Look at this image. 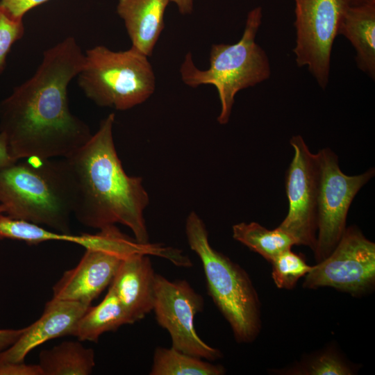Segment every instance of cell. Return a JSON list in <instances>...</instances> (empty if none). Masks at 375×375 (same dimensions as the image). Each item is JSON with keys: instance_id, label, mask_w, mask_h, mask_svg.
<instances>
[{"instance_id": "obj_6", "label": "cell", "mask_w": 375, "mask_h": 375, "mask_svg": "<svg viewBox=\"0 0 375 375\" xmlns=\"http://www.w3.org/2000/svg\"><path fill=\"white\" fill-rule=\"evenodd\" d=\"M84 55L77 82L97 105L126 110L144 103L154 92L156 76L148 57L131 47L114 51L97 45Z\"/></svg>"}, {"instance_id": "obj_30", "label": "cell", "mask_w": 375, "mask_h": 375, "mask_svg": "<svg viewBox=\"0 0 375 375\" xmlns=\"http://www.w3.org/2000/svg\"><path fill=\"white\" fill-rule=\"evenodd\" d=\"M346 5L349 6H356L365 4L374 0H342Z\"/></svg>"}, {"instance_id": "obj_22", "label": "cell", "mask_w": 375, "mask_h": 375, "mask_svg": "<svg viewBox=\"0 0 375 375\" xmlns=\"http://www.w3.org/2000/svg\"><path fill=\"white\" fill-rule=\"evenodd\" d=\"M272 276L277 288L291 290L299 279L311 269L304 259L291 251L286 250L275 257L271 262Z\"/></svg>"}, {"instance_id": "obj_25", "label": "cell", "mask_w": 375, "mask_h": 375, "mask_svg": "<svg viewBox=\"0 0 375 375\" xmlns=\"http://www.w3.org/2000/svg\"><path fill=\"white\" fill-rule=\"evenodd\" d=\"M49 0H0V8L12 18L23 20L25 14Z\"/></svg>"}, {"instance_id": "obj_9", "label": "cell", "mask_w": 375, "mask_h": 375, "mask_svg": "<svg viewBox=\"0 0 375 375\" xmlns=\"http://www.w3.org/2000/svg\"><path fill=\"white\" fill-rule=\"evenodd\" d=\"M296 44L299 67L307 66L318 85L326 88L331 55L346 5L342 0H294Z\"/></svg>"}, {"instance_id": "obj_14", "label": "cell", "mask_w": 375, "mask_h": 375, "mask_svg": "<svg viewBox=\"0 0 375 375\" xmlns=\"http://www.w3.org/2000/svg\"><path fill=\"white\" fill-rule=\"evenodd\" d=\"M149 256L141 253L126 256L110 283L133 324L153 310L156 274Z\"/></svg>"}, {"instance_id": "obj_17", "label": "cell", "mask_w": 375, "mask_h": 375, "mask_svg": "<svg viewBox=\"0 0 375 375\" xmlns=\"http://www.w3.org/2000/svg\"><path fill=\"white\" fill-rule=\"evenodd\" d=\"M129 324L133 323L110 286L104 299L96 306H89L82 315L72 335L81 341L97 342L102 334Z\"/></svg>"}, {"instance_id": "obj_29", "label": "cell", "mask_w": 375, "mask_h": 375, "mask_svg": "<svg viewBox=\"0 0 375 375\" xmlns=\"http://www.w3.org/2000/svg\"><path fill=\"white\" fill-rule=\"evenodd\" d=\"M174 3L183 15L190 14L193 9V0H169Z\"/></svg>"}, {"instance_id": "obj_20", "label": "cell", "mask_w": 375, "mask_h": 375, "mask_svg": "<svg viewBox=\"0 0 375 375\" xmlns=\"http://www.w3.org/2000/svg\"><path fill=\"white\" fill-rule=\"evenodd\" d=\"M232 231L234 240L269 262L297 245L294 238L278 226L269 230L256 222H241L233 225Z\"/></svg>"}, {"instance_id": "obj_18", "label": "cell", "mask_w": 375, "mask_h": 375, "mask_svg": "<svg viewBox=\"0 0 375 375\" xmlns=\"http://www.w3.org/2000/svg\"><path fill=\"white\" fill-rule=\"evenodd\" d=\"M43 375H88L95 366L94 352L80 342L65 341L39 355Z\"/></svg>"}, {"instance_id": "obj_31", "label": "cell", "mask_w": 375, "mask_h": 375, "mask_svg": "<svg viewBox=\"0 0 375 375\" xmlns=\"http://www.w3.org/2000/svg\"><path fill=\"white\" fill-rule=\"evenodd\" d=\"M6 210V208L3 205L0 204V214L4 213Z\"/></svg>"}, {"instance_id": "obj_24", "label": "cell", "mask_w": 375, "mask_h": 375, "mask_svg": "<svg viewBox=\"0 0 375 375\" xmlns=\"http://www.w3.org/2000/svg\"><path fill=\"white\" fill-rule=\"evenodd\" d=\"M24 34L23 20L12 18L0 8V74L14 44Z\"/></svg>"}, {"instance_id": "obj_10", "label": "cell", "mask_w": 375, "mask_h": 375, "mask_svg": "<svg viewBox=\"0 0 375 375\" xmlns=\"http://www.w3.org/2000/svg\"><path fill=\"white\" fill-rule=\"evenodd\" d=\"M203 297L185 280L170 281L156 274L153 310L158 324L169 333L172 347L214 361L221 351L206 344L194 327L195 315L203 309Z\"/></svg>"}, {"instance_id": "obj_11", "label": "cell", "mask_w": 375, "mask_h": 375, "mask_svg": "<svg viewBox=\"0 0 375 375\" xmlns=\"http://www.w3.org/2000/svg\"><path fill=\"white\" fill-rule=\"evenodd\" d=\"M290 144L294 156L285 178L288 212L278 227L292 235L297 245L307 246L314 251L317 231L318 159L301 135L292 137Z\"/></svg>"}, {"instance_id": "obj_12", "label": "cell", "mask_w": 375, "mask_h": 375, "mask_svg": "<svg viewBox=\"0 0 375 375\" xmlns=\"http://www.w3.org/2000/svg\"><path fill=\"white\" fill-rule=\"evenodd\" d=\"M126 256L128 254L112 249H85L78 265L65 272L54 285L52 298L90 306L111 283Z\"/></svg>"}, {"instance_id": "obj_5", "label": "cell", "mask_w": 375, "mask_h": 375, "mask_svg": "<svg viewBox=\"0 0 375 375\" xmlns=\"http://www.w3.org/2000/svg\"><path fill=\"white\" fill-rule=\"evenodd\" d=\"M261 7L252 9L247 15L242 38L233 44H213L210 52V66L198 69L190 53L185 55L180 68L181 79L192 88L210 84L217 90L221 110L217 117L220 124L228 122L235 94L241 90L253 87L271 74L269 61L265 51L256 42L261 25Z\"/></svg>"}, {"instance_id": "obj_27", "label": "cell", "mask_w": 375, "mask_h": 375, "mask_svg": "<svg viewBox=\"0 0 375 375\" xmlns=\"http://www.w3.org/2000/svg\"><path fill=\"white\" fill-rule=\"evenodd\" d=\"M24 330L0 329V353L10 347L21 335Z\"/></svg>"}, {"instance_id": "obj_2", "label": "cell", "mask_w": 375, "mask_h": 375, "mask_svg": "<svg viewBox=\"0 0 375 375\" xmlns=\"http://www.w3.org/2000/svg\"><path fill=\"white\" fill-rule=\"evenodd\" d=\"M115 115L109 114L83 146L63 158L75 191L74 214L88 227L121 224L140 243H149L144 210L149 197L142 178L128 176L118 157L112 135Z\"/></svg>"}, {"instance_id": "obj_4", "label": "cell", "mask_w": 375, "mask_h": 375, "mask_svg": "<svg viewBox=\"0 0 375 375\" xmlns=\"http://www.w3.org/2000/svg\"><path fill=\"white\" fill-rule=\"evenodd\" d=\"M189 247L199 258L213 302L240 343L253 342L261 328L260 303L247 272L210 245L201 217L192 211L185 222Z\"/></svg>"}, {"instance_id": "obj_8", "label": "cell", "mask_w": 375, "mask_h": 375, "mask_svg": "<svg viewBox=\"0 0 375 375\" xmlns=\"http://www.w3.org/2000/svg\"><path fill=\"white\" fill-rule=\"evenodd\" d=\"M303 287H331L353 296L372 290L375 283V244L356 226L346 228L332 252L312 266Z\"/></svg>"}, {"instance_id": "obj_23", "label": "cell", "mask_w": 375, "mask_h": 375, "mask_svg": "<svg viewBox=\"0 0 375 375\" xmlns=\"http://www.w3.org/2000/svg\"><path fill=\"white\" fill-rule=\"evenodd\" d=\"M353 369L344 359L333 350L312 356L287 372L306 375H350Z\"/></svg>"}, {"instance_id": "obj_1", "label": "cell", "mask_w": 375, "mask_h": 375, "mask_svg": "<svg viewBox=\"0 0 375 375\" xmlns=\"http://www.w3.org/2000/svg\"><path fill=\"white\" fill-rule=\"evenodd\" d=\"M84 56L75 38H65L44 51L35 73L0 103V132L15 160L66 158L91 138L67 97Z\"/></svg>"}, {"instance_id": "obj_15", "label": "cell", "mask_w": 375, "mask_h": 375, "mask_svg": "<svg viewBox=\"0 0 375 375\" xmlns=\"http://www.w3.org/2000/svg\"><path fill=\"white\" fill-rule=\"evenodd\" d=\"M169 0H119L117 12L123 19L131 47L151 56L164 28V14Z\"/></svg>"}, {"instance_id": "obj_7", "label": "cell", "mask_w": 375, "mask_h": 375, "mask_svg": "<svg viewBox=\"0 0 375 375\" xmlns=\"http://www.w3.org/2000/svg\"><path fill=\"white\" fill-rule=\"evenodd\" d=\"M319 178L317 195V234L313 251L320 262L334 249L345 229L348 211L358 191L374 176L371 168L354 176L345 174L338 156L330 148L316 153Z\"/></svg>"}, {"instance_id": "obj_13", "label": "cell", "mask_w": 375, "mask_h": 375, "mask_svg": "<svg viewBox=\"0 0 375 375\" xmlns=\"http://www.w3.org/2000/svg\"><path fill=\"white\" fill-rule=\"evenodd\" d=\"M89 306L77 301L52 298L46 303L41 317L24 328L15 342L0 353V363L24 362L30 351L45 342L72 335L77 322Z\"/></svg>"}, {"instance_id": "obj_26", "label": "cell", "mask_w": 375, "mask_h": 375, "mask_svg": "<svg viewBox=\"0 0 375 375\" xmlns=\"http://www.w3.org/2000/svg\"><path fill=\"white\" fill-rule=\"evenodd\" d=\"M0 375H43L39 365L24 362L0 363Z\"/></svg>"}, {"instance_id": "obj_3", "label": "cell", "mask_w": 375, "mask_h": 375, "mask_svg": "<svg viewBox=\"0 0 375 375\" xmlns=\"http://www.w3.org/2000/svg\"><path fill=\"white\" fill-rule=\"evenodd\" d=\"M0 168V204L7 216L71 233L75 191L64 158L30 157Z\"/></svg>"}, {"instance_id": "obj_16", "label": "cell", "mask_w": 375, "mask_h": 375, "mask_svg": "<svg viewBox=\"0 0 375 375\" xmlns=\"http://www.w3.org/2000/svg\"><path fill=\"white\" fill-rule=\"evenodd\" d=\"M342 35L356 50L360 70L373 80L375 77V0L356 6H347L338 35Z\"/></svg>"}, {"instance_id": "obj_28", "label": "cell", "mask_w": 375, "mask_h": 375, "mask_svg": "<svg viewBox=\"0 0 375 375\" xmlns=\"http://www.w3.org/2000/svg\"><path fill=\"white\" fill-rule=\"evenodd\" d=\"M18 160H15L9 153L5 135L0 132V168L8 166Z\"/></svg>"}, {"instance_id": "obj_19", "label": "cell", "mask_w": 375, "mask_h": 375, "mask_svg": "<svg viewBox=\"0 0 375 375\" xmlns=\"http://www.w3.org/2000/svg\"><path fill=\"white\" fill-rule=\"evenodd\" d=\"M0 237L38 244L46 241H63L78 244L85 249L99 248L104 244L105 238L99 231L96 234L73 235L48 231L40 225L24 220L5 217L0 222Z\"/></svg>"}, {"instance_id": "obj_21", "label": "cell", "mask_w": 375, "mask_h": 375, "mask_svg": "<svg viewBox=\"0 0 375 375\" xmlns=\"http://www.w3.org/2000/svg\"><path fill=\"white\" fill-rule=\"evenodd\" d=\"M222 365L193 356L172 347H158L153 353L150 375H222Z\"/></svg>"}]
</instances>
